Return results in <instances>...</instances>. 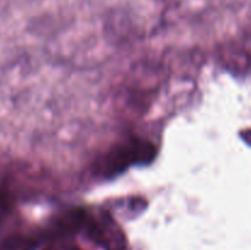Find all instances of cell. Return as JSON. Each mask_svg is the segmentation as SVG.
<instances>
[{"label":"cell","instance_id":"6da1fadb","mask_svg":"<svg viewBox=\"0 0 251 250\" xmlns=\"http://www.w3.org/2000/svg\"><path fill=\"white\" fill-rule=\"evenodd\" d=\"M156 157V147L144 140H132L108 152L97 164L98 173L108 176L124 172L130 164H147Z\"/></svg>","mask_w":251,"mask_h":250},{"label":"cell","instance_id":"7a4b0ae2","mask_svg":"<svg viewBox=\"0 0 251 250\" xmlns=\"http://www.w3.org/2000/svg\"><path fill=\"white\" fill-rule=\"evenodd\" d=\"M85 230L96 244L100 245L105 250L125 249L124 233L108 215H103L98 220L90 216Z\"/></svg>","mask_w":251,"mask_h":250},{"label":"cell","instance_id":"3957f363","mask_svg":"<svg viewBox=\"0 0 251 250\" xmlns=\"http://www.w3.org/2000/svg\"><path fill=\"white\" fill-rule=\"evenodd\" d=\"M36 242L27 237H11L5 240L0 250H31Z\"/></svg>","mask_w":251,"mask_h":250},{"label":"cell","instance_id":"277c9868","mask_svg":"<svg viewBox=\"0 0 251 250\" xmlns=\"http://www.w3.org/2000/svg\"><path fill=\"white\" fill-rule=\"evenodd\" d=\"M10 207H11L10 196L7 195L5 191L0 190V218L4 217V216L9 212Z\"/></svg>","mask_w":251,"mask_h":250}]
</instances>
